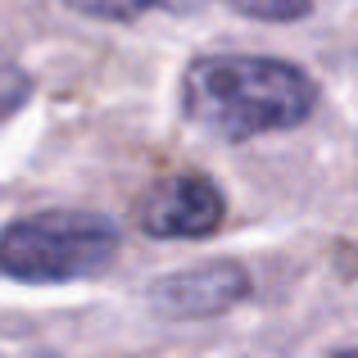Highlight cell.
Returning <instances> with one entry per match:
<instances>
[{
    "label": "cell",
    "instance_id": "cell-3",
    "mask_svg": "<svg viewBox=\"0 0 358 358\" xmlns=\"http://www.w3.org/2000/svg\"><path fill=\"white\" fill-rule=\"evenodd\" d=\"M227 218V200L204 173H182L159 182L155 191L141 200L136 222L145 236L155 241H200L213 236Z\"/></svg>",
    "mask_w": 358,
    "mask_h": 358
},
{
    "label": "cell",
    "instance_id": "cell-8",
    "mask_svg": "<svg viewBox=\"0 0 358 358\" xmlns=\"http://www.w3.org/2000/svg\"><path fill=\"white\" fill-rule=\"evenodd\" d=\"M0 78H5V73H0ZM0 109H9V100H5V87H0Z\"/></svg>",
    "mask_w": 358,
    "mask_h": 358
},
{
    "label": "cell",
    "instance_id": "cell-6",
    "mask_svg": "<svg viewBox=\"0 0 358 358\" xmlns=\"http://www.w3.org/2000/svg\"><path fill=\"white\" fill-rule=\"evenodd\" d=\"M69 9L87 18H100V23H127V18H141L159 5V0H64Z\"/></svg>",
    "mask_w": 358,
    "mask_h": 358
},
{
    "label": "cell",
    "instance_id": "cell-4",
    "mask_svg": "<svg viewBox=\"0 0 358 358\" xmlns=\"http://www.w3.org/2000/svg\"><path fill=\"white\" fill-rule=\"evenodd\" d=\"M250 295V272L236 259H213L186 272H168L150 286V304L168 317H218Z\"/></svg>",
    "mask_w": 358,
    "mask_h": 358
},
{
    "label": "cell",
    "instance_id": "cell-1",
    "mask_svg": "<svg viewBox=\"0 0 358 358\" xmlns=\"http://www.w3.org/2000/svg\"><path fill=\"white\" fill-rule=\"evenodd\" d=\"M313 105V78L272 55H200L182 78V114L227 145L299 127Z\"/></svg>",
    "mask_w": 358,
    "mask_h": 358
},
{
    "label": "cell",
    "instance_id": "cell-5",
    "mask_svg": "<svg viewBox=\"0 0 358 358\" xmlns=\"http://www.w3.org/2000/svg\"><path fill=\"white\" fill-rule=\"evenodd\" d=\"M245 18H259V23H299V18L313 14V0H222Z\"/></svg>",
    "mask_w": 358,
    "mask_h": 358
},
{
    "label": "cell",
    "instance_id": "cell-2",
    "mask_svg": "<svg viewBox=\"0 0 358 358\" xmlns=\"http://www.w3.org/2000/svg\"><path fill=\"white\" fill-rule=\"evenodd\" d=\"M122 231L105 213L45 209L0 231V272L23 286H64L105 272L118 259Z\"/></svg>",
    "mask_w": 358,
    "mask_h": 358
},
{
    "label": "cell",
    "instance_id": "cell-7",
    "mask_svg": "<svg viewBox=\"0 0 358 358\" xmlns=\"http://www.w3.org/2000/svg\"><path fill=\"white\" fill-rule=\"evenodd\" d=\"M331 358H358V350H336Z\"/></svg>",
    "mask_w": 358,
    "mask_h": 358
}]
</instances>
